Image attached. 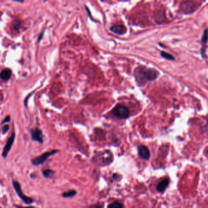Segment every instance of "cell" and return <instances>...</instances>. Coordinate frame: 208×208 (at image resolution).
I'll use <instances>...</instances> for the list:
<instances>
[{
    "label": "cell",
    "instance_id": "6da1fadb",
    "mask_svg": "<svg viewBox=\"0 0 208 208\" xmlns=\"http://www.w3.org/2000/svg\"><path fill=\"white\" fill-rule=\"evenodd\" d=\"M134 74L138 85L143 86L147 82L156 79L158 77L159 73L155 69L139 66L136 68Z\"/></svg>",
    "mask_w": 208,
    "mask_h": 208
},
{
    "label": "cell",
    "instance_id": "7a4b0ae2",
    "mask_svg": "<svg viewBox=\"0 0 208 208\" xmlns=\"http://www.w3.org/2000/svg\"><path fill=\"white\" fill-rule=\"evenodd\" d=\"M112 113L115 117L120 119H128L130 114L128 108L123 105H118L115 106L112 109Z\"/></svg>",
    "mask_w": 208,
    "mask_h": 208
},
{
    "label": "cell",
    "instance_id": "3957f363",
    "mask_svg": "<svg viewBox=\"0 0 208 208\" xmlns=\"http://www.w3.org/2000/svg\"><path fill=\"white\" fill-rule=\"evenodd\" d=\"M58 151H59L58 150H52L51 151L44 152L43 155H41L36 158H34L32 161V163L34 165H39L42 164L46 160L48 157H49L51 156L56 154V152H58Z\"/></svg>",
    "mask_w": 208,
    "mask_h": 208
},
{
    "label": "cell",
    "instance_id": "277c9868",
    "mask_svg": "<svg viewBox=\"0 0 208 208\" xmlns=\"http://www.w3.org/2000/svg\"><path fill=\"white\" fill-rule=\"evenodd\" d=\"M13 188H14V189L16 191L18 197L22 199L25 203L31 204L33 202V200L31 198L25 195L23 193L22 189H21L20 185L17 181H13Z\"/></svg>",
    "mask_w": 208,
    "mask_h": 208
},
{
    "label": "cell",
    "instance_id": "5b68a950",
    "mask_svg": "<svg viewBox=\"0 0 208 208\" xmlns=\"http://www.w3.org/2000/svg\"><path fill=\"white\" fill-rule=\"evenodd\" d=\"M15 133H12V136H11V137L9 138L8 142H7L6 145H5V147L4 148L3 151V157L6 158L8 156L9 151L11 150L12 145L13 143V142H14V139H15Z\"/></svg>",
    "mask_w": 208,
    "mask_h": 208
},
{
    "label": "cell",
    "instance_id": "8992f818",
    "mask_svg": "<svg viewBox=\"0 0 208 208\" xmlns=\"http://www.w3.org/2000/svg\"><path fill=\"white\" fill-rule=\"evenodd\" d=\"M138 152L140 157L145 160H148L150 157V150L148 147L145 145H140L138 147Z\"/></svg>",
    "mask_w": 208,
    "mask_h": 208
},
{
    "label": "cell",
    "instance_id": "52a82bcc",
    "mask_svg": "<svg viewBox=\"0 0 208 208\" xmlns=\"http://www.w3.org/2000/svg\"><path fill=\"white\" fill-rule=\"evenodd\" d=\"M31 136L33 141L39 143H43V135L41 131L38 128L34 129L31 131Z\"/></svg>",
    "mask_w": 208,
    "mask_h": 208
},
{
    "label": "cell",
    "instance_id": "ba28073f",
    "mask_svg": "<svg viewBox=\"0 0 208 208\" xmlns=\"http://www.w3.org/2000/svg\"><path fill=\"white\" fill-rule=\"evenodd\" d=\"M112 32L120 35H123L126 32V28L123 25H114L110 28Z\"/></svg>",
    "mask_w": 208,
    "mask_h": 208
},
{
    "label": "cell",
    "instance_id": "9c48e42d",
    "mask_svg": "<svg viewBox=\"0 0 208 208\" xmlns=\"http://www.w3.org/2000/svg\"><path fill=\"white\" fill-rule=\"evenodd\" d=\"M169 184V179H163L162 181L159 183L156 186V190L159 193L164 192L165 189H167Z\"/></svg>",
    "mask_w": 208,
    "mask_h": 208
},
{
    "label": "cell",
    "instance_id": "30bf717a",
    "mask_svg": "<svg viewBox=\"0 0 208 208\" xmlns=\"http://www.w3.org/2000/svg\"><path fill=\"white\" fill-rule=\"evenodd\" d=\"M11 75H12L11 71L9 70V69L6 68L1 72V73H0V78L3 80H8L11 78Z\"/></svg>",
    "mask_w": 208,
    "mask_h": 208
},
{
    "label": "cell",
    "instance_id": "8fae6325",
    "mask_svg": "<svg viewBox=\"0 0 208 208\" xmlns=\"http://www.w3.org/2000/svg\"><path fill=\"white\" fill-rule=\"evenodd\" d=\"M76 190H69L68 192H64L63 193V195H62V196H63V197H64V198H71V197H73L74 195H76Z\"/></svg>",
    "mask_w": 208,
    "mask_h": 208
},
{
    "label": "cell",
    "instance_id": "7c38bea8",
    "mask_svg": "<svg viewBox=\"0 0 208 208\" xmlns=\"http://www.w3.org/2000/svg\"><path fill=\"white\" fill-rule=\"evenodd\" d=\"M161 55L162 57H163L164 58H165L166 59H168V60H175V58L173 57L171 54H169V53H166L165 51H161Z\"/></svg>",
    "mask_w": 208,
    "mask_h": 208
},
{
    "label": "cell",
    "instance_id": "4fadbf2b",
    "mask_svg": "<svg viewBox=\"0 0 208 208\" xmlns=\"http://www.w3.org/2000/svg\"><path fill=\"white\" fill-rule=\"evenodd\" d=\"M108 208H123V205L121 203L115 202L110 204L108 206Z\"/></svg>",
    "mask_w": 208,
    "mask_h": 208
},
{
    "label": "cell",
    "instance_id": "5bb4252c",
    "mask_svg": "<svg viewBox=\"0 0 208 208\" xmlns=\"http://www.w3.org/2000/svg\"><path fill=\"white\" fill-rule=\"evenodd\" d=\"M53 174H54V171L50 169H46L43 171L44 176L47 178H51Z\"/></svg>",
    "mask_w": 208,
    "mask_h": 208
},
{
    "label": "cell",
    "instance_id": "9a60e30c",
    "mask_svg": "<svg viewBox=\"0 0 208 208\" xmlns=\"http://www.w3.org/2000/svg\"><path fill=\"white\" fill-rule=\"evenodd\" d=\"M20 26H21V23L18 20H14V22H13V29H14L15 30H18L20 27Z\"/></svg>",
    "mask_w": 208,
    "mask_h": 208
},
{
    "label": "cell",
    "instance_id": "2e32d148",
    "mask_svg": "<svg viewBox=\"0 0 208 208\" xmlns=\"http://www.w3.org/2000/svg\"><path fill=\"white\" fill-rule=\"evenodd\" d=\"M202 41L203 44H206L207 42V30L206 29L204 30L203 35L202 37Z\"/></svg>",
    "mask_w": 208,
    "mask_h": 208
},
{
    "label": "cell",
    "instance_id": "e0dca14e",
    "mask_svg": "<svg viewBox=\"0 0 208 208\" xmlns=\"http://www.w3.org/2000/svg\"><path fill=\"white\" fill-rule=\"evenodd\" d=\"M9 129V125H6V126H4L3 127V128H2V133H3V134L6 133L8 131Z\"/></svg>",
    "mask_w": 208,
    "mask_h": 208
},
{
    "label": "cell",
    "instance_id": "ac0fdd59",
    "mask_svg": "<svg viewBox=\"0 0 208 208\" xmlns=\"http://www.w3.org/2000/svg\"><path fill=\"white\" fill-rule=\"evenodd\" d=\"M89 208H103L101 206L98 205V204H93L90 206Z\"/></svg>",
    "mask_w": 208,
    "mask_h": 208
},
{
    "label": "cell",
    "instance_id": "d6986e66",
    "mask_svg": "<svg viewBox=\"0 0 208 208\" xmlns=\"http://www.w3.org/2000/svg\"><path fill=\"white\" fill-rule=\"evenodd\" d=\"M16 207V208H37L36 207H34V206H29V207H21V206H15Z\"/></svg>",
    "mask_w": 208,
    "mask_h": 208
},
{
    "label": "cell",
    "instance_id": "ffe728a7",
    "mask_svg": "<svg viewBox=\"0 0 208 208\" xmlns=\"http://www.w3.org/2000/svg\"><path fill=\"white\" fill-rule=\"evenodd\" d=\"M9 120H10V118H9V117H6V119L3 121V123H6V122H9Z\"/></svg>",
    "mask_w": 208,
    "mask_h": 208
}]
</instances>
